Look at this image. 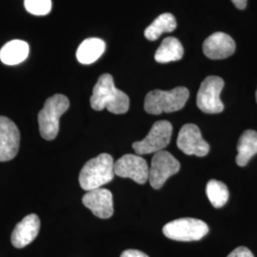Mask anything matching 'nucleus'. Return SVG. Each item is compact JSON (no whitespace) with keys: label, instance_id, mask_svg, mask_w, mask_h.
Listing matches in <instances>:
<instances>
[{"label":"nucleus","instance_id":"obj_1","mask_svg":"<svg viewBox=\"0 0 257 257\" xmlns=\"http://www.w3.org/2000/svg\"><path fill=\"white\" fill-rule=\"evenodd\" d=\"M90 102L93 110L107 109L115 114L125 113L130 108L128 95L114 86L113 78L109 74H102L98 78Z\"/></svg>","mask_w":257,"mask_h":257},{"label":"nucleus","instance_id":"obj_2","mask_svg":"<svg viewBox=\"0 0 257 257\" xmlns=\"http://www.w3.org/2000/svg\"><path fill=\"white\" fill-rule=\"evenodd\" d=\"M114 175L113 158L108 154H101L83 166L79 175V184L83 190L89 192L109 183Z\"/></svg>","mask_w":257,"mask_h":257},{"label":"nucleus","instance_id":"obj_3","mask_svg":"<svg viewBox=\"0 0 257 257\" xmlns=\"http://www.w3.org/2000/svg\"><path fill=\"white\" fill-rule=\"evenodd\" d=\"M190 92L185 87H177L171 91L154 90L145 97L144 109L150 114L174 112L184 108L188 101Z\"/></svg>","mask_w":257,"mask_h":257},{"label":"nucleus","instance_id":"obj_4","mask_svg":"<svg viewBox=\"0 0 257 257\" xmlns=\"http://www.w3.org/2000/svg\"><path fill=\"white\" fill-rule=\"evenodd\" d=\"M70 107V101L63 94H55L47 99L43 109L38 113V124L41 137L54 140L59 132V119Z\"/></svg>","mask_w":257,"mask_h":257},{"label":"nucleus","instance_id":"obj_5","mask_svg":"<svg viewBox=\"0 0 257 257\" xmlns=\"http://www.w3.org/2000/svg\"><path fill=\"white\" fill-rule=\"evenodd\" d=\"M209 232L208 225L195 218H180L169 222L163 228L166 237L175 241H197Z\"/></svg>","mask_w":257,"mask_h":257},{"label":"nucleus","instance_id":"obj_6","mask_svg":"<svg viewBox=\"0 0 257 257\" xmlns=\"http://www.w3.org/2000/svg\"><path fill=\"white\" fill-rule=\"evenodd\" d=\"M172 135L173 126L169 121H156L147 137L141 141L135 142L133 148L138 156L156 154L170 144Z\"/></svg>","mask_w":257,"mask_h":257},{"label":"nucleus","instance_id":"obj_7","mask_svg":"<svg viewBox=\"0 0 257 257\" xmlns=\"http://www.w3.org/2000/svg\"><path fill=\"white\" fill-rule=\"evenodd\" d=\"M224 88V80L215 75L204 79L197 92V107L205 113L214 114L224 110V104L220 99V93Z\"/></svg>","mask_w":257,"mask_h":257},{"label":"nucleus","instance_id":"obj_8","mask_svg":"<svg viewBox=\"0 0 257 257\" xmlns=\"http://www.w3.org/2000/svg\"><path fill=\"white\" fill-rule=\"evenodd\" d=\"M180 163L169 152L160 151L154 155L150 168L149 181L151 186L158 190L163 187L166 181L179 172Z\"/></svg>","mask_w":257,"mask_h":257},{"label":"nucleus","instance_id":"obj_9","mask_svg":"<svg viewBox=\"0 0 257 257\" xmlns=\"http://www.w3.org/2000/svg\"><path fill=\"white\" fill-rule=\"evenodd\" d=\"M176 144L187 156L203 157L210 152V145L203 139L200 130L194 124H186L180 128Z\"/></svg>","mask_w":257,"mask_h":257},{"label":"nucleus","instance_id":"obj_10","mask_svg":"<svg viewBox=\"0 0 257 257\" xmlns=\"http://www.w3.org/2000/svg\"><path fill=\"white\" fill-rule=\"evenodd\" d=\"M114 174L123 178H131L138 184L149 180L150 168L147 161L138 155H125L114 162Z\"/></svg>","mask_w":257,"mask_h":257},{"label":"nucleus","instance_id":"obj_11","mask_svg":"<svg viewBox=\"0 0 257 257\" xmlns=\"http://www.w3.org/2000/svg\"><path fill=\"white\" fill-rule=\"evenodd\" d=\"M20 133L18 126L5 116H0V162L14 159L19 153Z\"/></svg>","mask_w":257,"mask_h":257},{"label":"nucleus","instance_id":"obj_12","mask_svg":"<svg viewBox=\"0 0 257 257\" xmlns=\"http://www.w3.org/2000/svg\"><path fill=\"white\" fill-rule=\"evenodd\" d=\"M82 202L95 216L102 219L110 218L113 214L112 194L109 190L99 188L89 191L83 196Z\"/></svg>","mask_w":257,"mask_h":257},{"label":"nucleus","instance_id":"obj_13","mask_svg":"<svg viewBox=\"0 0 257 257\" xmlns=\"http://www.w3.org/2000/svg\"><path fill=\"white\" fill-rule=\"evenodd\" d=\"M235 51V42L231 37L225 34L217 32L208 37L203 43L204 55L210 59H224Z\"/></svg>","mask_w":257,"mask_h":257},{"label":"nucleus","instance_id":"obj_14","mask_svg":"<svg viewBox=\"0 0 257 257\" xmlns=\"http://www.w3.org/2000/svg\"><path fill=\"white\" fill-rule=\"evenodd\" d=\"M40 220L37 214L32 213L24 217L15 227L12 233V244L18 248H22L31 244L39 232Z\"/></svg>","mask_w":257,"mask_h":257},{"label":"nucleus","instance_id":"obj_15","mask_svg":"<svg viewBox=\"0 0 257 257\" xmlns=\"http://www.w3.org/2000/svg\"><path fill=\"white\" fill-rule=\"evenodd\" d=\"M105 49L106 44L100 38H88L78 47L76 58L81 64H92L103 55Z\"/></svg>","mask_w":257,"mask_h":257},{"label":"nucleus","instance_id":"obj_16","mask_svg":"<svg viewBox=\"0 0 257 257\" xmlns=\"http://www.w3.org/2000/svg\"><path fill=\"white\" fill-rule=\"evenodd\" d=\"M30 48L23 40H13L0 50V59L6 65H18L23 62L29 55Z\"/></svg>","mask_w":257,"mask_h":257},{"label":"nucleus","instance_id":"obj_17","mask_svg":"<svg viewBox=\"0 0 257 257\" xmlns=\"http://www.w3.org/2000/svg\"><path fill=\"white\" fill-rule=\"evenodd\" d=\"M256 154L257 132L253 130H247L239 138L236 164L240 167H245L250 158Z\"/></svg>","mask_w":257,"mask_h":257},{"label":"nucleus","instance_id":"obj_18","mask_svg":"<svg viewBox=\"0 0 257 257\" xmlns=\"http://www.w3.org/2000/svg\"><path fill=\"white\" fill-rule=\"evenodd\" d=\"M184 55V49L180 41L175 37H166L157 49L155 58L158 63H169L180 60Z\"/></svg>","mask_w":257,"mask_h":257},{"label":"nucleus","instance_id":"obj_19","mask_svg":"<svg viewBox=\"0 0 257 257\" xmlns=\"http://www.w3.org/2000/svg\"><path fill=\"white\" fill-rule=\"evenodd\" d=\"M177 26L176 19L172 14L166 13L160 15L157 19L153 21V23L146 28L145 37L149 40L154 41L158 39L164 33H172Z\"/></svg>","mask_w":257,"mask_h":257},{"label":"nucleus","instance_id":"obj_20","mask_svg":"<svg viewBox=\"0 0 257 257\" xmlns=\"http://www.w3.org/2000/svg\"><path fill=\"white\" fill-rule=\"evenodd\" d=\"M206 193L211 205L214 208L223 207L229 200V190L223 182L217 180H210L207 183Z\"/></svg>","mask_w":257,"mask_h":257},{"label":"nucleus","instance_id":"obj_21","mask_svg":"<svg viewBox=\"0 0 257 257\" xmlns=\"http://www.w3.org/2000/svg\"><path fill=\"white\" fill-rule=\"evenodd\" d=\"M24 5L34 16H46L52 11V0H24Z\"/></svg>","mask_w":257,"mask_h":257},{"label":"nucleus","instance_id":"obj_22","mask_svg":"<svg viewBox=\"0 0 257 257\" xmlns=\"http://www.w3.org/2000/svg\"><path fill=\"white\" fill-rule=\"evenodd\" d=\"M227 257H254L252 252L246 247H238L233 249Z\"/></svg>","mask_w":257,"mask_h":257},{"label":"nucleus","instance_id":"obj_23","mask_svg":"<svg viewBox=\"0 0 257 257\" xmlns=\"http://www.w3.org/2000/svg\"><path fill=\"white\" fill-rule=\"evenodd\" d=\"M120 257H149L146 253L138 249H127L121 253Z\"/></svg>","mask_w":257,"mask_h":257},{"label":"nucleus","instance_id":"obj_24","mask_svg":"<svg viewBox=\"0 0 257 257\" xmlns=\"http://www.w3.org/2000/svg\"><path fill=\"white\" fill-rule=\"evenodd\" d=\"M237 9L243 10L247 6V0H231Z\"/></svg>","mask_w":257,"mask_h":257},{"label":"nucleus","instance_id":"obj_25","mask_svg":"<svg viewBox=\"0 0 257 257\" xmlns=\"http://www.w3.org/2000/svg\"><path fill=\"white\" fill-rule=\"evenodd\" d=\"M255 96H256V102H257V90H256V93H255Z\"/></svg>","mask_w":257,"mask_h":257}]
</instances>
